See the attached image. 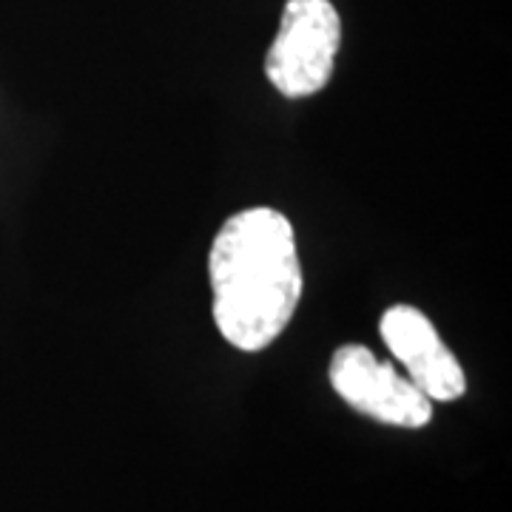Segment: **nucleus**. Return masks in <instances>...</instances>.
<instances>
[{
    "label": "nucleus",
    "mask_w": 512,
    "mask_h": 512,
    "mask_svg": "<svg viewBox=\"0 0 512 512\" xmlns=\"http://www.w3.org/2000/svg\"><path fill=\"white\" fill-rule=\"evenodd\" d=\"M211 311L222 339L245 353L268 348L302 299V262L291 220L276 208H245L225 220L208 256Z\"/></svg>",
    "instance_id": "1"
},
{
    "label": "nucleus",
    "mask_w": 512,
    "mask_h": 512,
    "mask_svg": "<svg viewBox=\"0 0 512 512\" xmlns=\"http://www.w3.org/2000/svg\"><path fill=\"white\" fill-rule=\"evenodd\" d=\"M342 20L330 0H288L265 57V74L285 97H311L333 77Z\"/></svg>",
    "instance_id": "2"
},
{
    "label": "nucleus",
    "mask_w": 512,
    "mask_h": 512,
    "mask_svg": "<svg viewBox=\"0 0 512 512\" xmlns=\"http://www.w3.org/2000/svg\"><path fill=\"white\" fill-rule=\"evenodd\" d=\"M328 376L342 402L379 424L421 430L433 419V402L365 345H342L336 350Z\"/></svg>",
    "instance_id": "3"
},
{
    "label": "nucleus",
    "mask_w": 512,
    "mask_h": 512,
    "mask_svg": "<svg viewBox=\"0 0 512 512\" xmlns=\"http://www.w3.org/2000/svg\"><path fill=\"white\" fill-rule=\"evenodd\" d=\"M379 333L387 350L404 367V376L430 402H456L467 390V376L444 345L436 325L413 305H393L382 313Z\"/></svg>",
    "instance_id": "4"
}]
</instances>
